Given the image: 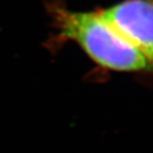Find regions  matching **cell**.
Returning a JSON list of instances; mask_svg holds the SVG:
<instances>
[{
    "mask_svg": "<svg viewBox=\"0 0 153 153\" xmlns=\"http://www.w3.org/2000/svg\"><path fill=\"white\" fill-rule=\"evenodd\" d=\"M56 41L74 42L103 68L121 72H153V66L118 33L100 11H72L51 5Z\"/></svg>",
    "mask_w": 153,
    "mask_h": 153,
    "instance_id": "6da1fadb",
    "label": "cell"
},
{
    "mask_svg": "<svg viewBox=\"0 0 153 153\" xmlns=\"http://www.w3.org/2000/svg\"><path fill=\"white\" fill-rule=\"evenodd\" d=\"M99 11L153 66V0H122Z\"/></svg>",
    "mask_w": 153,
    "mask_h": 153,
    "instance_id": "7a4b0ae2",
    "label": "cell"
}]
</instances>
